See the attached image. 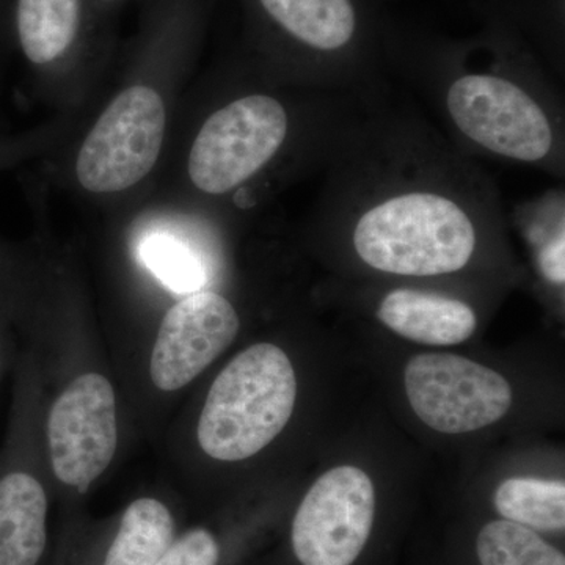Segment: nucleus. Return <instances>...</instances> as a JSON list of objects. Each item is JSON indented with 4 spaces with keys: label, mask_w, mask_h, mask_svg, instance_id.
Here are the masks:
<instances>
[{
    "label": "nucleus",
    "mask_w": 565,
    "mask_h": 565,
    "mask_svg": "<svg viewBox=\"0 0 565 565\" xmlns=\"http://www.w3.org/2000/svg\"><path fill=\"white\" fill-rule=\"evenodd\" d=\"M371 188L345 211L353 214L351 241L360 262L399 277H440L471 263L484 210L465 181L415 167L408 178L397 174Z\"/></svg>",
    "instance_id": "obj_1"
},
{
    "label": "nucleus",
    "mask_w": 565,
    "mask_h": 565,
    "mask_svg": "<svg viewBox=\"0 0 565 565\" xmlns=\"http://www.w3.org/2000/svg\"><path fill=\"white\" fill-rule=\"evenodd\" d=\"M296 397L286 352L270 343L250 345L212 382L196 427L200 448L221 462L250 459L282 433Z\"/></svg>",
    "instance_id": "obj_2"
},
{
    "label": "nucleus",
    "mask_w": 565,
    "mask_h": 565,
    "mask_svg": "<svg viewBox=\"0 0 565 565\" xmlns=\"http://www.w3.org/2000/svg\"><path fill=\"white\" fill-rule=\"evenodd\" d=\"M444 102L449 121L476 150L530 166L552 162L559 151L548 109L512 77L465 73L446 85Z\"/></svg>",
    "instance_id": "obj_3"
},
{
    "label": "nucleus",
    "mask_w": 565,
    "mask_h": 565,
    "mask_svg": "<svg viewBox=\"0 0 565 565\" xmlns=\"http://www.w3.org/2000/svg\"><path fill=\"white\" fill-rule=\"evenodd\" d=\"M291 120L280 99L248 95L214 111L200 129L189 156L195 188L223 195L243 185L280 152Z\"/></svg>",
    "instance_id": "obj_4"
},
{
    "label": "nucleus",
    "mask_w": 565,
    "mask_h": 565,
    "mask_svg": "<svg viewBox=\"0 0 565 565\" xmlns=\"http://www.w3.org/2000/svg\"><path fill=\"white\" fill-rule=\"evenodd\" d=\"M375 490L352 465L322 475L292 516L289 545L297 565H356L375 525Z\"/></svg>",
    "instance_id": "obj_5"
},
{
    "label": "nucleus",
    "mask_w": 565,
    "mask_h": 565,
    "mask_svg": "<svg viewBox=\"0 0 565 565\" xmlns=\"http://www.w3.org/2000/svg\"><path fill=\"white\" fill-rule=\"evenodd\" d=\"M166 106L150 87L121 92L109 104L77 156L82 188L96 193L132 188L151 172L161 154Z\"/></svg>",
    "instance_id": "obj_6"
},
{
    "label": "nucleus",
    "mask_w": 565,
    "mask_h": 565,
    "mask_svg": "<svg viewBox=\"0 0 565 565\" xmlns=\"http://www.w3.org/2000/svg\"><path fill=\"white\" fill-rule=\"evenodd\" d=\"M408 403L424 424L441 434H467L497 423L512 404L511 385L484 364L422 353L405 366Z\"/></svg>",
    "instance_id": "obj_7"
},
{
    "label": "nucleus",
    "mask_w": 565,
    "mask_h": 565,
    "mask_svg": "<svg viewBox=\"0 0 565 565\" xmlns=\"http://www.w3.org/2000/svg\"><path fill=\"white\" fill-rule=\"evenodd\" d=\"M46 437L55 478L87 492L117 451V397L109 379L98 373L73 379L52 404Z\"/></svg>",
    "instance_id": "obj_8"
},
{
    "label": "nucleus",
    "mask_w": 565,
    "mask_h": 565,
    "mask_svg": "<svg viewBox=\"0 0 565 565\" xmlns=\"http://www.w3.org/2000/svg\"><path fill=\"white\" fill-rule=\"evenodd\" d=\"M241 330L236 308L221 294L193 292L163 316L150 374L161 392H178L221 356Z\"/></svg>",
    "instance_id": "obj_9"
},
{
    "label": "nucleus",
    "mask_w": 565,
    "mask_h": 565,
    "mask_svg": "<svg viewBox=\"0 0 565 565\" xmlns=\"http://www.w3.org/2000/svg\"><path fill=\"white\" fill-rule=\"evenodd\" d=\"M50 500L20 460L0 470V565H43L50 542Z\"/></svg>",
    "instance_id": "obj_10"
},
{
    "label": "nucleus",
    "mask_w": 565,
    "mask_h": 565,
    "mask_svg": "<svg viewBox=\"0 0 565 565\" xmlns=\"http://www.w3.org/2000/svg\"><path fill=\"white\" fill-rule=\"evenodd\" d=\"M379 321L405 340L427 345H455L473 337L478 319L470 305L455 297L401 288L386 294Z\"/></svg>",
    "instance_id": "obj_11"
},
{
    "label": "nucleus",
    "mask_w": 565,
    "mask_h": 565,
    "mask_svg": "<svg viewBox=\"0 0 565 565\" xmlns=\"http://www.w3.org/2000/svg\"><path fill=\"white\" fill-rule=\"evenodd\" d=\"M262 9L294 40L315 51L344 50L356 32L352 0H258Z\"/></svg>",
    "instance_id": "obj_12"
},
{
    "label": "nucleus",
    "mask_w": 565,
    "mask_h": 565,
    "mask_svg": "<svg viewBox=\"0 0 565 565\" xmlns=\"http://www.w3.org/2000/svg\"><path fill=\"white\" fill-rule=\"evenodd\" d=\"M177 535L169 505L158 498H137L122 511L99 565H154Z\"/></svg>",
    "instance_id": "obj_13"
},
{
    "label": "nucleus",
    "mask_w": 565,
    "mask_h": 565,
    "mask_svg": "<svg viewBox=\"0 0 565 565\" xmlns=\"http://www.w3.org/2000/svg\"><path fill=\"white\" fill-rule=\"evenodd\" d=\"M82 0H14V29L24 57L50 65L79 36Z\"/></svg>",
    "instance_id": "obj_14"
},
{
    "label": "nucleus",
    "mask_w": 565,
    "mask_h": 565,
    "mask_svg": "<svg viewBox=\"0 0 565 565\" xmlns=\"http://www.w3.org/2000/svg\"><path fill=\"white\" fill-rule=\"evenodd\" d=\"M501 519L535 533L559 534L565 530L564 481L512 478L501 482L493 497Z\"/></svg>",
    "instance_id": "obj_15"
},
{
    "label": "nucleus",
    "mask_w": 565,
    "mask_h": 565,
    "mask_svg": "<svg viewBox=\"0 0 565 565\" xmlns=\"http://www.w3.org/2000/svg\"><path fill=\"white\" fill-rule=\"evenodd\" d=\"M479 565H565L564 553L541 533L509 520H490L475 539Z\"/></svg>",
    "instance_id": "obj_16"
},
{
    "label": "nucleus",
    "mask_w": 565,
    "mask_h": 565,
    "mask_svg": "<svg viewBox=\"0 0 565 565\" xmlns=\"http://www.w3.org/2000/svg\"><path fill=\"white\" fill-rule=\"evenodd\" d=\"M140 258L174 292H199L206 282L200 256L172 234H151L140 245Z\"/></svg>",
    "instance_id": "obj_17"
},
{
    "label": "nucleus",
    "mask_w": 565,
    "mask_h": 565,
    "mask_svg": "<svg viewBox=\"0 0 565 565\" xmlns=\"http://www.w3.org/2000/svg\"><path fill=\"white\" fill-rule=\"evenodd\" d=\"M221 537L207 526H195L178 534L154 565H221Z\"/></svg>",
    "instance_id": "obj_18"
},
{
    "label": "nucleus",
    "mask_w": 565,
    "mask_h": 565,
    "mask_svg": "<svg viewBox=\"0 0 565 565\" xmlns=\"http://www.w3.org/2000/svg\"><path fill=\"white\" fill-rule=\"evenodd\" d=\"M537 239L541 241L537 243V256H535V259H537L542 277L546 281L552 282V285L563 286L565 281L564 211H561L553 218L546 237H537Z\"/></svg>",
    "instance_id": "obj_19"
},
{
    "label": "nucleus",
    "mask_w": 565,
    "mask_h": 565,
    "mask_svg": "<svg viewBox=\"0 0 565 565\" xmlns=\"http://www.w3.org/2000/svg\"><path fill=\"white\" fill-rule=\"evenodd\" d=\"M2 366H3V348H2V341H0V374H2Z\"/></svg>",
    "instance_id": "obj_20"
},
{
    "label": "nucleus",
    "mask_w": 565,
    "mask_h": 565,
    "mask_svg": "<svg viewBox=\"0 0 565 565\" xmlns=\"http://www.w3.org/2000/svg\"><path fill=\"white\" fill-rule=\"evenodd\" d=\"M102 2L111 3V2H118V0H102Z\"/></svg>",
    "instance_id": "obj_21"
}]
</instances>
